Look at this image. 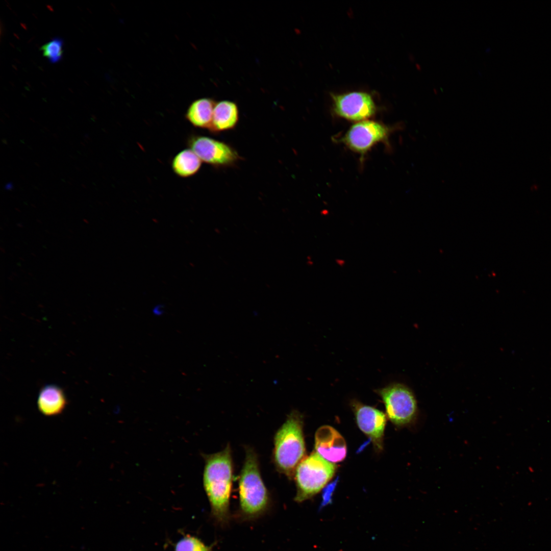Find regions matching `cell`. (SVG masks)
Listing matches in <instances>:
<instances>
[{"label": "cell", "mask_w": 551, "mask_h": 551, "mask_svg": "<svg viewBox=\"0 0 551 551\" xmlns=\"http://www.w3.org/2000/svg\"><path fill=\"white\" fill-rule=\"evenodd\" d=\"M202 161L190 148L178 153L173 158L171 167L178 176L188 178L196 174L200 169Z\"/></svg>", "instance_id": "14"}, {"label": "cell", "mask_w": 551, "mask_h": 551, "mask_svg": "<svg viewBox=\"0 0 551 551\" xmlns=\"http://www.w3.org/2000/svg\"><path fill=\"white\" fill-rule=\"evenodd\" d=\"M388 128L372 120H362L353 124L341 138L351 150L364 155L377 143L385 140Z\"/></svg>", "instance_id": "7"}, {"label": "cell", "mask_w": 551, "mask_h": 551, "mask_svg": "<svg viewBox=\"0 0 551 551\" xmlns=\"http://www.w3.org/2000/svg\"><path fill=\"white\" fill-rule=\"evenodd\" d=\"M338 482V478L323 488L322 493V506H324L331 502L332 495Z\"/></svg>", "instance_id": "17"}, {"label": "cell", "mask_w": 551, "mask_h": 551, "mask_svg": "<svg viewBox=\"0 0 551 551\" xmlns=\"http://www.w3.org/2000/svg\"><path fill=\"white\" fill-rule=\"evenodd\" d=\"M187 145L202 162L213 166H229L239 159L232 147L209 137L191 135L188 139Z\"/></svg>", "instance_id": "6"}, {"label": "cell", "mask_w": 551, "mask_h": 551, "mask_svg": "<svg viewBox=\"0 0 551 551\" xmlns=\"http://www.w3.org/2000/svg\"><path fill=\"white\" fill-rule=\"evenodd\" d=\"M259 469L256 453L246 447L239 481L238 516L244 521L261 517L269 508L270 497Z\"/></svg>", "instance_id": "2"}, {"label": "cell", "mask_w": 551, "mask_h": 551, "mask_svg": "<svg viewBox=\"0 0 551 551\" xmlns=\"http://www.w3.org/2000/svg\"><path fill=\"white\" fill-rule=\"evenodd\" d=\"M384 404L388 419L395 425H407L414 419L417 403L412 391L406 386L395 383L376 390Z\"/></svg>", "instance_id": "5"}, {"label": "cell", "mask_w": 551, "mask_h": 551, "mask_svg": "<svg viewBox=\"0 0 551 551\" xmlns=\"http://www.w3.org/2000/svg\"><path fill=\"white\" fill-rule=\"evenodd\" d=\"M215 103L208 97L195 99L189 106L185 113L186 119L195 128L210 130Z\"/></svg>", "instance_id": "13"}, {"label": "cell", "mask_w": 551, "mask_h": 551, "mask_svg": "<svg viewBox=\"0 0 551 551\" xmlns=\"http://www.w3.org/2000/svg\"><path fill=\"white\" fill-rule=\"evenodd\" d=\"M337 468L335 463L315 451L305 457L297 466L293 477L296 486L294 500L301 503L319 492L334 477Z\"/></svg>", "instance_id": "4"}, {"label": "cell", "mask_w": 551, "mask_h": 551, "mask_svg": "<svg viewBox=\"0 0 551 551\" xmlns=\"http://www.w3.org/2000/svg\"><path fill=\"white\" fill-rule=\"evenodd\" d=\"M337 262L338 263V264L339 265H343L344 261L343 260H341L339 259V260H338L337 261Z\"/></svg>", "instance_id": "19"}, {"label": "cell", "mask_w": 551, "mask_h": 551, "mask_svg": "<svg viewBox=\"0 0 551 551\" xmlns=\"http://www.w3.org/2000/svg\"><path fill=\"white\" fill-rule=\"evenodd\" d=\"M239 110L237 104L229 100L215 103L211 127L213 133L228 131L235 128L239 120Z\"/></svg>", "instance_id": "12"}, {"label": "cell", "mask_w": 551, "mask_h": 551, "mask_svg": "<svg viewBox=\"0 0 551 551\" xmlns=\"http://www.w3.org/2000/svg\"><path fill=\"white\" fill-rule=\"evenodd\" d=\"M204 490L214 521L225 525L230 520V500L233 481V464L230 446L217 453L203 455Z\"/></svg>", "instance_id": "1"}, {"label": "cell", "mask_w": 551, "mask_h": 551, "mask_svg": "<svg viewBox=\"0 0 551 551\" xmlns=\"http://www.w3.org/2000/svg\"><path fill=\"white\" fill-rule=\"evenodd\" d=\"M213 546L206 545L195 536L186 535L177 542L173 551H212Z\"/></svg>", "instance_id": "16"}, {"label": "cell", "mask_w": 551, "mask_h": 551, "mask_svg": "<svg viewBox=\"0 0 551 551\" xmlns=\"http://www.w3.org/2000/svg\"><path fill=\"white\" fill-rule=\"evenodd\" d=\"M164 307L163 305H159L156 306L153 309V312L154 315L157 316H160L162 315L164 312Z\"/></svg>", "instance_id": "18"}, {"label": "cell", "mask_w": 551, "mask_h": 551, "mask_svg": "<svg viewBox=\"0 0 551 551\" xmlns=\"http://www.w3.org/2000/svg\"><path fill=\"white\" fill-rule=\"evenodd\" d=\"M303 420L299 411L292 410L274 437V464L278 471L290 479L293 478L297 466L305 457Z\"/></svg>", "instance_id": "3"}, {"label": "cell", "mask_w": 551, "mask_h": 551, "mask_svg": "<svg viewBox=\"0 0 551 551\" xmlns=\"http://www.w3.org/2000/svg\"><path fill=\"white\" fill-rule=\"evenodd\" d=\"M350 404L359 429L369 437L377 450H382L386 423L385 414L381 411L357 400H352Z\"/></svg>", "instance_id": "9"}, {"label": "cell", "mask_w": 551, "mask_h": 551, "mask_svg": "<svg viewBox=\"0 0 551 551\" xmlns=\"http://www.w3.org/2000/svg\"><path fill=\"white\" fill-rule=\"evenodd\" d=\"M66 405L65 393L58 386L47 385L41 389L37 398V407L44 415H58L64 411Z\"/></svg>", "instance_id": "11"}, {"label": "cell", "mask_w": 551, "mask_h": 551, "mask_svg": "<svg viewBox=\"0 0 551 551\" xmlns=\"http://www.w3.org/2000/svg\"><path fill=\"white\" fill-rule=\"evenodd\" d=\"M314 451L326 460L335 463L345 458L346 444L343 437L334 428L323 425L315 433Z\"/></svg>", "instance_id": "10"}, {"label": "cell", "mask_w": 551, "mask_h": 551, "mask_svg": "<svg viewBox=\"0 0 551 551\" xmlns=\"http://www.w3.org/2000/svg\"><path fill=\"white\" fill-rule=\"evenodd\" d=\"M333 110L339 116L352 121L370 118L375 112V105L367 93L354 91L332 95Z\"/></svg>", "instance_id": "8"}, {"label": "cell", "mask_w": 551, "mask_h": 551, "mask_svg": "<svg viewBox=\"0 0 551 551\" xmlns=\"http://www.w3.org/2000/svg\"><path fill=\"white\" fill-rule=\"evenodd\" d=\"M63 40L58 37L52 38L40 48L43 56L48 61L56 63L61 60L63 54Z\"/></svg>", "instance_id": "15"}]
</instances>
